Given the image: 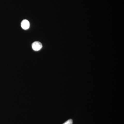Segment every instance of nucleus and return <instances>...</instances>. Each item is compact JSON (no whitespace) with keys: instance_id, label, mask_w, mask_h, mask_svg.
Returning <instances> with one entry per match:
<instances>
[{"instance_id":"7ed1b4c3","label":"nucleus","mask_w":124,"mask_h":124,"mask_svg":"<svg viewBox=\"0 0 124 124\" xmlns=\"http://www.w3.org/2000/svg\"><path fill=\"white\" fill-rule=\"evenodd\" d=\"M72 123H73L72 120L70 119L68 120L65 123L63 124H72Z\"/></svg>"},{"instance_id":"f257e3e1","label":"nucleus","mask_w":124,"mask_h":124,"mask_svg":"<svg viewBox=\"0 0 124 124\" xmlns=\"http://www.w3.org/2000/svg\"><path fill=\"white\" fill-rule=\"evenodd\" d=\"M32 47L33 50L36 51H38L42 48V45L41 42L36 41L32 43Z\"/></svg>"},{"instance_id":"f03ea898","label":"nucleus","mask_w":124,"mask_h":124,"mask_svg":"<svg viewBox=\"0 0 124 124\" xmlns=\"http://www.w3.org/2000/svg\"><path fill=\"white\" fill-rule=\"evenodd\" d=\"M21 26L23 29L24 30H27L29 29L30 27V23L29 21L26 19L23 20L21 23Z\"/></svg>"}]
</instances>
